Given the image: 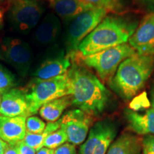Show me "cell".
Wrapping results in <instances>:
<instances>
[{"mask_svg":"<svg viewBox=\"0 0 154 154\" xmlns=\"http://www.w3.org/2000/svg\"><path fill=\"white\" fill-rule=\"evenodd\" d=\"M71 60L67 75L72 104L92 116L102 114L109 106L110 91L85 65L74 59Z\"/></svg>","mask_w":154,"mask_h":154,"instance_id":"1","label":"cell"},{"mask_svg":"<svg viewBox=\"0 0 154 154\" xmlns=\"http://www.w3.org/2000/svg\"><path fill=\"white\" fill-rule=\"evenodd\" d=\"M138 27V22L120 16H106L78 47L82 56L94 54L128 42Z\"/></svg>","mask_w":154,"mask_h":154,"instance_id":"2","label":"cell"},{"mask_svg":"<svg viewBox=\"0 0 154 154\" xmlns=\"http://www.w3.org/2000/svg\"><path fill=\"white\" fill-rule=\"evenodd\" d=\"M154 69V55L136 53L122 61L109 86L124 100H130L145 86Z\"/></svg>","mask_w":154,"mask_h":154,"instance_id":"3","label":"cell"},{"mask_svg":"<svg viewBox=\"0 0 154 154\" xmlns=\"http://www.w3.org/2000/svg\"><path fill=\"white\" fill-rule=\"evenodd\" d=\"M24 91L30 115L36 114L40 108L48 102L71 95L67 72L49 79L41 80L34 78Z\"/></svg>","mask_w":154,"mask_h":154,"instance_id":"4","label":"cell"},{"mask_svg":"<svg viewBox=\"0 0 154 154\" xmlns=\"http://www.w3.org/2000/svg\"><path fill=\"white\" fill-rule=\"evenodd\" d=\"M136 53L134 48L126 43L94 54L80 55L79 59L83 64L93 69L100 79L106 82L111 80L122 61Z\"/></svg>","mask_w":154,"mask_h":154,"instance_id":"5","label":"cell"},{"mask_svg":"<svg viewBox=\"0 0 154 154\" xmlns=\"http://www.w3.org/2000/svg\"><path fill=\"white\" fill-rule=\"evenodd\" d=\"M107 13L104 9L95 7L71 21L65 38L67 55H72L78 51L81 42L101 22Z\"/></svg>","mask_w":154,"mask_h":154,"instance_id":"6","label":"cell"},{"mask_svg":"<svg viewBox=\"0 0 154 154\" xmlns=\"http://www.w3.org/2000/svg\"><path fill=\"white\" fill-rule=\"evenodd\" d=\"M44 11L36 0H14L9 9L8 19L15 30L27 34L37 25Z\"/></svg>","mask_w":154,"mask_h":154,"instance_id":"7","label":"cell"},{"mask_svg":"<svg viewBox=\"0 0 154 154\" xmlns=\"http://www.w3.org/2000/svg\"><path fill=\"white\" fill-rule=\"evenodd\" d=\"M0 58L11 65L21 76H26L32 64V49L22 39L7 37L0 44Z\"/></svg>","mask_w":154,"mask_h":154,"instance_id":"8","label":"cell"},{"mask_svg":"<svg viewBox=\"0 0 154 154\" xmlns=\"http://www.w3.org/2000/svg\"><path fill=\"white\" fill-rule=\"evenodd\" d=\"M117 133V127L113 121H98L90 128L86 141L81 146L79 154H106Z\"/></svg>","mask_w":154,"mask_h":154,"instance_id":"9","label":"cell"},{"mask_svg":"<svg viewBox=\"0 0 154 154\" xmlns=\"http://www.w3.org/2000/svg\"><path fill=\"white\" fill-rule=\"evenodd\" d=\"M60 128L66 133L69 143L79 145L86 140L93 116L79 109L70 110L60 119Z\"/></svg>","mask_w":154,"mask_h":154,"instance_id":"10","label":"cell"},{"mask_svg":"<svg viewBox=\"0 0 154 154\" xmlns=\"http://www.w3.org/2000/svg\"><path fill=\"white\" fill-rule=\"evenodd\" d=\"M128 42L139 54L154 55V12L144 17Z\"/></svg>","mask_w":154,"mask_h":154,"instance_id":"11","label":"cell"},{"mask_svg":"<svg viewBox=\"0 0 154 154\" xmlns=\"http://www.w3.org/2000/svg\"><path fill=\"white\" fill-rule=\"evenodd\" d=\"M0 116L7 117L30 116L29 109L24 90L12 88L2 95Z\"/></svg>","mask_w":154,"mask_h":154,"instance_id":"12","label":"cell"},{"mask_svg":"<svg viewBox=\"0 0 154 154\" xmlns=\"http://www.w3.org/2000/svg\"><path fill=\"white\" fill-rule=\"evenodd\" d=\"M72 65V60L64 52L59 53L56 57H51L44 61L34 73L35 79L41 80L49 79L61 76L68 72Z\"/></svg>","mask_w":154,"mask_h":154,"instance_id":"13","label":"cell"},{"mask_svg":"<svg viewBox=\"0 0 154 154\" xmlns=\"http://www.w3.org/2000/svg\"><path fill=\"white\" fill-rule=\"evenodd\" d=\"M26 117L0 116V138L7 143H17L24 140L26 134Z\"/></svg>","mask_w":154,"mask_h":154,"instance_id":"14","label":"cell"},{"mask_svg":"<svg viewBox=\"0 0 154 154\" xmlns=\"http://www.w3.org/2000/svg\"><path fill=\"white\" fill-rule=\"evenodd\" d=\"M49 3L57 16L65 22H71L82 13L96 7L82 0H50Z\"/></svg>","mask_w":154,"mask_h":154,"instance_id":"15","label":"cell"},{"mask_svg":"<svg viewBox=\"0 0 154 154\" xmlns=\"http://www.w3.org/2000/svg\"><path fill=\"white\" fill-rule=\"evenodd\" d=\"M61 31V24L55 14L49 13L36 29L34 39L38 44L47 46L54 43Z\"/></svg>","mask_w":154,"mask_h":154,"instance_id":"16","label":"cell"},{"mask_svg":"<svg viewBox=\"0 0 154 154\" xmlns=\"http://www.w3.org/2000/svg\"><path fill=\"white\" fill-rule=\"evenodd\" d=\"M128 127L138 135H154V109H150L141 114L131 109L124 111Z\"/></svg>","mask_w":154,"mask_h":154,"instance_id":"17","label":"cell"},{"mask_svg":"<svg viewBox=\"0 0 154 154\" xmlns=\"http://www.w3.org/2000/svg\"><path fill=\"white\" fill-rule=\"evenodd\" d=\"M142 142L130 134H123L111 144L106 154H141Z\"/></svg>","mask_w":154,"mask_h":154,"instance_id":"18","label":"cell"},{"mask_svg":"<svg viewBox=\"0 0 154 154\" xmlns=\"http://www.w3.org/2000/svg\"><path fill=\"white\" fill-rule=\"evenodd\" d=\"M71 104L72 96H64L44 104L38 111L41 117L44 120L48 122H54L59 120L63 111Z\"/></svg>","mask_w":154,"mask_h":154,"instance_id":"19","label":"cell"},{"mask_svg":"<svg viewBox=\"0 0 154 154\" xmlns=\"http://www.w3.org/2000/svg\"><path fill=\"white\" fill-rule=\"evenodd\" d=\"M61 126V120L60 119L54 122H49L46 126L45 129L40 134H30L26 132L25 138L23 140L26 145L30 146L31 148L38 151V150L43 148V144L44 140L48 135L51 134L55 131H57L60 128Z\"/></svg>","mask_w":154,"mask_h":154,"instance_id":"20","label":"cell"},{"mask_svg":"<svg viewBox=\"0 0 154 154\" xmlns=\"http://www.w3.org/2000/svg\"><path fill=\"white\" fill-rule=\"evenodd\" d=\"M96 7L103 8L108 12L121 14L126 11L125 0H82Z\"/></svg>","mask_w":154,"mask_h":154,"instance_id":"21","label":"cell"},{"mask_svg":"<svg viewBox=\"0 0 154 154\" xmlns=\"http://www.w3.org/2000/svg\"><path fill=\"white\" fill-rule=\"evenodd\" d=\"M67 140L68 138L66 133L62 128H59L58 130L48 135L44 142L43 147L55 149L66 143Z\"/></svg>","mask_w":154,"mask_h":154,"instance_id":"22","label":"cell"},{"mask_svg":"<svg viewBox=\"0 0 154 154\" xmlns=\"http://www.w3.org/2000/svg\"><path fill=\"white\" fill-rule=\"evenodd\" d=\"M16 86V80L11 73L0 66V92L2 94Z\"/></svg>","mask_w":154,"mask_h":154,"instance_id":"23","label":"cell"},{"mask_svg":"<svg viewBox=\"0 0 154 154\" xmlns=\"http://www.w3.org/2000/svg\"><path fill=\"white\" fill-rule=\"evenodd\" d=\"M45 122L41 119L34 116H30L26 118V132L30 134H40L45 129Z\"/></svg>","mask_w":154,"mask_h":154,"instance_id":"24","label":"cell"},{"mask_svg":"<svg viewBox=\"0 0 154 154\" xmlns=\"http://www.w3.org/2000/svg\"><path fill=\"white\" fill-rule=\"evenodd\" d=\"M149 106L150 103L147 98V96H146V94L143 93L140 94V96H136L133 100L131 103H130V109L137 112L138 111L149 107Z\"/></svg>","mask_w":154,"mask_h":154,"instance_id":"25","label":"cell"},{"mask_svg":"<svg viewBox=\"0 0 154 154\" xmlns=\"http://www.w3.org/2000/svg\"><path fill=\"white\" fill-rule=\"evenodd\" d=\"M143 154H154V135H147L142 140Z\"/></svg>","mask_w":154,"mask_h":154,"instance_id":"26","label":"cell"},{"mask_svg":"<svg viewBox=\"0 0 154 154\" xmlns=\"http://www.w3.org/2000/svg\"><path fill=\"white\" fill-rule=\"evenodd\" d=\"M54 154H76L75 146L70 143H65L54 150Z\"/></svg>","mask_w":154,"mask_h":154,"instance_id":"27","label":"cell"},{"mask_svg":"<svg viewBox=\"0 0 154 154\" xmlns=\"http://www.w3.org/2000/svg\"><path fill=\"white\" fill-rule=\"evenodd\" d=\"M17 149H18L19 154H36L35 150L31 148L30 146L26 145L23 140L19 141L17 143Z\"/></svg>","mask_w":154,"mask_h":154,"instance_id":"28","label":"cell"},{"mask_svg":"<svg viewBox=\"0 0 154 154\" xmlns=\"http://www.w3.org/2000/svg\"><path fill=\"white\" fill-rule=\"evenodd\" d=\"M17 143H7L5 148V150H4L3 154H19Z\"/></svg>","mask_w":154,"mask_h":154,"instance_id":"29","label":"cell"},{"mask_svg":"<svg viewBox=\"0 0 154 154\" xmlns=\"http://www.w3.org/2000/svg\"><path fill=\"white\" fill-rule=\"evenodd\" d=\"M36 154H54V149H50L48 148L43 147L36 151Z\"/></svg>","mask_w":154,"mask_h":154,"instance_id":"30","label":"cell"},{"mask_svg":"<svg viewBox=\"0 0 154 154\" xmlns=\"http://www.w3.org/2000/svg\"><path fill=\"white\" fill-rule=\"evenodd\" d=\"M140 1L146 4L149 8L154 9V0H140Z\"/></svg>","mask_w":154,"mask_h":154,"instance_id":"31","label":"cell"},{"mask_svg":"<svg viewBox=\"0 0 154 154\" xmlns=\"http://www.w3.org/2000/svg\"><path fill=\"white\" fill-rule=\"evenodd\" d=\"M6 144H7V143L0 138V154L4 153V150H5Z\"/></svg>","mask_w":154,"mask_h":154,"instance_id":"32","label":"cell"},{"mask_svg":"<svg viewBox=\"0 0 154 154\" xmlns=\"http://www.w3.org/2000/svg\"><path fill=\"white\" fill-rule=\"evenodd\" d=\"M4 20V11L2 9H0V29L2 27Z\"/></svg>","mask_w":154,"mask_h":154,"instance_id":"33","label":"cell"},{"mask_svg":"<svg viewBox=\"0 0 154 154\" xmlns=\"http://www.w3.org/2000/svg\"><path fill=\"white\" fill-rule=\"evenodd\" d=\"M152 106H153V109H154V93L152 95Z\"/></svg>","mask_w":154,"mask_h":154,"instance_id":"34","label":"cell"},{"mask_svg":"<svg viewBox=\"0 0 154 154\" xmlns=\"http://www.w3.org/2000/svg\"><path fill=\"white\" fill-rule=\"evenodd\" d=\"M2 94L0 92V104H1V100H2Z\"/></svg>","mask_w":154,"mask_h":154,"instance_id":"35","label":"cell"},{"mask_svg":"<svg viewBox=\"0 0 154 154\" xmlns=\"http://www.w3.org/2000/svg\"><path fill=\"white\" fill-rule=\"evenodd\" d=\"M3 1V0H0V2H2Z\"/></svg>","mask_w":154,"mask_h":154,"instance_id":"36","label":"cell"}]
</instances>
